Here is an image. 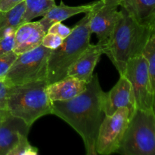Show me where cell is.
I'll return each mask as SVG.
<instances>
[{"label":"cell","instance_id":"6da1fadb","mask_svg":"<svg viewBox=\"0 0 155 155\" xmlns=\"http://www.w3.org/2000/svg\"><path fill=\"white\" fill-rule=\"evenodd\" d=\"M104 92L93 75L86 89L72 99L51 101V114L68 123L81 136L87 155H97L95 150L98 130L105 114L103 110Z\"/></svg>","mask_w":155,"mask_h":155},{"label":"cell","instance_id":"7a4b0ae2","mask_svg":"<svg viewBox=\"0 0 155 155\" xmlns=\"http://www.w3.org/2000/svg\"><path fill=\"white\" fill-rule=\"evenodd\" d=\"M155 27L142 25L133 20L124 9L115 24L107 43L104 46V54L111 61L119 72L124 74L127 63L142 55V50Z\"/></svg>","mask_w":155,"mask_h":155},{"label":"cell","instance_id":"3957f363","mask_svg":"<svg viewBox=\"0 0 155 155\" xmlns=\"http://www.w3.org/2000/svg\"><path fill=\"white\" fill-rule=\"evenodd\" d=\"M94 8L86 12V15L73 27L71 33L64 39L61 45L51 51L48 59L46 79L48 84L67 77L71 65L90 44L92 33L89 22L93 14Z\"/></svg>","mask_w":155,"mask_h":155},{"label":"cell","instance_id":"277c9868","mask_svg":"<svg viewBox=\"0 0 155 155\" xmlns=\"http://www.w3.org/2000/svg\"><path fill=\"white\" fill-rule=\"evenodd\" d=\"M47 85L46 80H39L10 86L6 110L31 127L38 119L51 114Z\"/></svg>","mask_w":155,"mask_h":155},{"label":"cell","instance_id":"5b68a950","mask_svg":"<svg viewBox=\"0 0 155 155\" xmlns=\"http://www.w3.org/2000/svg\"><path fill=\"white\" fill-rule=\"evenodd\" d=\"M116 153L124 155L155 154L154 110L136 109L130 117Z\"/></svg>","mask_w":155,"mask_h":155},{"label":"cell","instance_id":"8992f818","mask_svg":"<svg viewBox=\"0 0 155 155\" xmlns=\"http://www.w3.org/2000/svg\"><path fill=\"white\" fill-rule=\"evenodd\" d=\"M51 49L39 45L27 52L18 54L4 80L8 86L46 80L48 59Z\"/></svg>","mask_w":155,"mask_h":155},{"label":"cell","instance_id":"52a82bcc","mask_svg":"<svg viewBox=\"0 0 155 155\" xmlns=\"http://www.w3.org/2000/svg\"><path fill=\"white\" fill-rule=\"evenodd\" d=\"M130 114L127 107H121L110 116H105L98 130L95 150L97 154L109 155L116 153L120 145Z\"/></svg>","mask_w":155,"mask_h":155},{"label":"cell","instance_id":"ba28073f","mask_svg":"<svg viewBox=\"0 0 155 155\" xmlns=\"http://www.w3.org/2000/svg\"><path fill=\"white\" fill-rule=\"evenodd\" d=\"M131 83L137 109L154 110L155 89L151 85L146 60L142 55L130 59L124 74Z\"/></svg>","mask_w":155,"mask_h":155},{"label":"cell","instance_id":"9c48e42d","mask_svg":"<svg viewBox=\"0 0 155 155\" xmlns=\"http://www.w3.org/2000/svg\"><path fill=\"white\" fill-rule=\"evenodd\" d=\"M120 0H98L89 22L91 33H95L98 43H107L120 15Z\"/></svg>","mask_w":155,"mask_h":155},{"label":"cell","instance_id":"30bf717a","mask_svg":"<svg viewBox=\"0 0 155 155\" xmlns=\"http://www.w3.org/2000/svg\"><path fill=\"white\" fill-rule=\"evenodd\" d=\"M121 107L129 109L130 117L137 109L133 86L124 75H120L117 83L109 92H104L103 98V110L105 116L112 115Z\"/></svg>","mask_w":155,"mask_h":155},{"label":"cell","instance_id":"8fae6325","mask_svg":"<svg viewBox=\"0 0 155 155\" xmlns=\"http://www.w3.org/2000/svg\"><path fill=\"white\" fill-rule=\"evenodd\" d=\"M46 31L39 21L23 23L15 33L13 51L17 54L27 52L42 45Z\"/></svg>","mask_w":155,"mask_h":155},{"label":"cell","instance_id":"7c38bea8","mask_svg":"<svg viewBox=\"0 0 155 155\" xmlns=\"http://www.w3.org/2000/svg\"><path fill=\"white\" fill-rule=\"evenodd\" d=\"M104 54V46L97 43L89 44L81 55L73 64L67 76H71L89 83L93 77V72L101 54Z\"/></svg>","mask_w":155,"mask_h":155},{"label":"cell","instance_id":"4fadbf2b","mask_svg":"<svg viewBox=\"0 0 155 155\" xmlns=\"http://www.w3.org/2000/svg\"><path fill=\"white\" fill-rule=\"evenodd\" d=\"M30 127L10 113L0 123V155H8L18 140L20 133L28 135Z\"/></svg>","mask_w":155,"mask_h":155},{"label":"cell","instance_id":"5bb4252c","mask_svg":"<svg viewBox=\"0 0 155 155\" xmlns=\"http://www.w3.org/2000/svg\"><path fill=\"white\" fill-rule=\"evenodd\" d=\"M88 83L78 78L67 76L61 80L49 83L46 92L51 101H63L72 99L86 89Z\"/></svg>","mask_w":155,"mask_h":155},{"label":"cell","instance_id":"9a60e30c","mask_svg":"<svg viewBox=\"0 0 155 155\" xmlns=\"http://www.w3.org/2000/svg\"><path fill=\"white\" fill-rule=\"evenodd\" d=\"M120 6L139 24L155 27V0H120Z\"/></svg>","mask_w":155,"mask_h":155},{"label":"cell","instance_id":"2e32d148","mask_svg":"<svg viewBox=\"0 0 155 155\" xmlns=\"http://www.w3.org/2000/svg\"><path fill=\"white\" fill-rule=\"evenodd\" d=\"M95 4L96 1L83 5L68 6L61 2L59 5H55L51 7L46 13L42 15V18L39 21V23L42 24L47 33L48 28L54 23L61 22L78 14H86V12L92 10Z\"/></svg>","mask_w":155,"mask_h":155},{"label":"cell","instance_id":"e0dca14e","mask_svg":"<svg viewBox=\"0 0 155 155\" xmlns=\"http://www.w3.org/2000/svg\"><path fill=\"white\" fill-rule=\"evenodd\" d=\"M26 10L25 1L18 3L8 11L0 12V37L15 32L23 24V18Z\"/></svg>","mask_w":155,"mask_h":155},{"label":"cell","instance_id":"ac0fdd59","mask_svg":"<svg viewBox=\"0 0 155 155\" xmlns=\"http://www.w3.org/2000/svg\"><path fill=\"white\" fill-rule=\"evenodd\" d=\"M26 10L23 23L29 22L37 17L42 16L51 7L55 5L54 0H24Z\"/></svg>","mask_w":155,"mask_h":155},{"label":"cell","instance_id":"d6986e66","mask_svg":"<svg viewBox=\"0 0 155 155\" xmlns=\"http://www.w3.org/2000/svg\"><path fill=\"white\" fill-rule=\"evenodd\" d=\"M142 55L146 60L150 80L153 88L155 89V32L151 35L145 44Z\"/></svg>","mask_w":155,"mask_h":155},{"label":"cell","instance_id":"ffe728a7","mask_svg":"<svg viewBox=\"0 0 155 155\" xmlns=\"http://www.w3.org/2000/svg\"><path fill=\"white\" fill-rule=\"evenodd\" d=\"M28 135L20 133L18 140L13 149L9 152L8 155H36L38 150L36 147L32 146L27 139Z\"/></svg>","mask_w":155,"mask_h":155},{"label":"cell","instance_id":"44dd1931","mask_svg":"<svg viewBox=\"0 0 155 155\" xmlns=\"http://www.w3.org/2000/svg\"><path fill=\"white\" fill-rule=\"evenodd\" d=\"M17 57L18 54H15L14 51L0 56V80H4Z\"/></svg>","mask_w":155,"mask_h":155},{"label":"cell","instance_id":"7402d4cb","mask_svg":"<svg viewBox=\"0 0 155 155\" xmlns=\"http://www.w3.org/2000/svg\"><path fill=\"white\" fill-rule=\"evenodd\" d=\"M15 33L11 32L0 37V56L13 51L15 45Z\"/></svg>","mask_w":155,"mask_h":155},{"label":"cell","instance_id":"603a6c76","mask_svg":"<svg viewBox=\"0 0 155 155\" xmlns=\"http://www.w3.org/2000/svg\"><path fill=\"white\" fill-rule=\"evenodd\" d=\"M64 39L54 33H46L42 41V45L50 49H55L61 45Z\"/></svg>","mask_w":155,"mask_h":155},{"label":"cell","instance_id":"cb8c5ba5","mask_svg":"<svg viewBox=\"0 0 155 155\" xmlns=\"http://www.w3.org/2000/svg\"><path fill=\"white\" fill-rule=\"evenodd\" d=\"M71 30H72V28L64 25L61 22H57L53 24L48 28L47 33H54L61 37L62 39H65L71 33Z\"/></svg>","mask_w":155,"mask_h":155},{"label":"cell","instance_id":"d4e9b609","mask_svg":"<svg viewBox=\"0 0 155 155\" xmlns=\"http://www.w3.org/2000/svg\"><path fill=\"white\" fill-rule=\"evenodd\" d=\"M9 88L4 80H0V110L7 109V100Z\"/></svg>","mask_w":155,"mask_h":155},{"label":"cell","instance_id":"484cf974","mask_svg":"<svg viewBox=\"0 0 155 155\" xmlns=\"http://www.w3.org/2000/svg\"><path fill=\"white\" fill-rule=\"evenodd\" d=\"M24 0H0V12L8 11Z\"/></svg>","mask_w":155,"mask_h":155},{"label":"cell","instance_id":"4316f807","mask_svg":"<svg viewBox=\"0 0 155 155\" xmlns=\"http://www.w3.org/2000/svg\"><path fill=\"white\" fill-rule=\"evenodd\" d=\"M9 112L7 110H0V123L5 119L6 116L8 115Z\"/></svg>","mask_w":155,"mask_h":155}]
</instances>
